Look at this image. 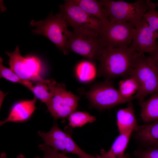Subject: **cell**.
<instances>
[{"instance_id":"7c38bea8","label":"cell","mask_w":158,"mask_h":158,"mask_svg":"<svg viewBox=\"0 0 158 158\" xmlns=\"http://www.w3.org/2000/svg\"><path fill=\"white\" fill-rule=\"evenodd\" d=\"M37 98L31 100H24L15 104L6 118L0 122V126L9 122L25 121L31 116L35 109Z\"/></svg>"},{"instance_id":"1f68e13d","label":"cell","mask_w":158,"mask_h":158,"mask_svg":"<svg viewBox=\"0 0 158 158\" xmlns=\"http://www.w3.org/2000/svg\"><path fill=\"white\" fill-rule=\"evenodd\" d=\"M4 93H3V92H1V91H0V97H1V98H0V106H1V105L2 102H3V100H4V97L6 95V94L5 95H4Z\"/></svg>"},{"instance_id":"4dcf8cb0","label":"cell","mask_w":158,"mask_h":158,"mask_svg":"<svg viewBox=\"0 0 158 158\" xmlns=\"http://www.w3.org/2000/svg\"><path fill=\"white\" fill-rule=\"evenodd\" d=\"M57 158H73L70 157H69L65 155V153H58L57 157Z\"/></svg>"},{"instance_id":"52a82bcc","label":"cell","mask_w":158,"mask_h":158,"mask_svg":"<svg viewBox=\"0 0 158 158\" xmlns=\"http://www.w3.org/2000/svg\"><path fill=\"white\" fill-rule=\"evenodd\" d=\"M54 96L46 104L51 114L55 119L69 116L76 109L78 97L66 89L64 84L50 79L47 84Z\"/></svg>"},{"instance_id":"6da1fadb","label":"cell","mask_w":158,"mask_h":158,"mask_svg":"<svg viewBox=\"0 0 158 158\" xmlns=\"http://www.w3.org/2000/svg\"><path fill=\"white\" fill-rule=\"evenodd\" d=\"M137 53L130 47L126 48H105L98 60L100 64L98 74L107 81L117 77H129Z\"/></svg>"},{"instance_id":"8fae6325","label":"cell","mask_w":158,"mask_h":158,"mask_svg":"<svg viewBox=\"0 0 158 158\" xmlns=\"http://www.w3.org/2000/svg\"><path fill=\"white\" fill-rule=\"evenodd\" d=\"M157 39L142 18L140 23L135 28L130 47L139 54H144L145 52L150 54L156 47Z\"/></svg>"},{"instance_id":"44dd1931","label":"cell","mask_w":158,"mask_h":158,"mask_svg":"<svg viewBox=\"0 0 158 158\" xmlns=\"http://www.w3.org/2000/svg\"><path fill=\"white\" fill-rule=\"evenodd\" d=\"M69 125L73 127H81L88 123H91L95 117L86 112L74 111L68 116Z\"/></svg>"},{"instance_id":"ba28073f","label":"cell","mask_w":158,"mask_h":158,"mask_svg":"<svg viewBox=\"0 0 158 158\" xmlns=\"http://www.w3.org/2000/svg\"><path fill=\"white\" fill-rule=\"evenodd\" d=\"M85 95L93 106L101 110L110 108L121 104L129 103L135 99L134 96L130 98L122 96L109 80L95 85Z\"/></svg>"},{"instance_id":"30bf717a","label":"cell","mask_w":158,"mask_h":158,"mask_svg":"<svg viewBox=\"0 0 158 158\" xmlns=\"http://www.w3.org/2000/svg\"><path fill=\"white\" fill-rule=\"evenodd\" d=\"M135 28L131 23L118 21L104 25L98 34L106 48H126L132 43Z\"/></svg>"},{"instance_id":"cb8c5ba5","label":"cell","mask_w":158,"mask_h":158,"mask_svg":"<svg viewBox=\"0 0 158 158\" xmlns=\"http://www.w3.org/2000/svg\"><path fill=\"white\" fill-rule=\"evenodd\" d=\"M143 19L146 22L150 29L158 38V12L150 10L144 15Z\"/></svg>"},{"instance_id":"f546056e","label":"cell","mask_w":158,"mask_h":158,"mask_svg":"<svg viewBox=\"0 0 158 158\" xmlns=\"http://www.w3.org/2000/svg\"><path fill=\"white\" fill-rule=\"evenodd\" d=\"M0 158H7L6 154L4 152L1 153ZM17 158H26L22 154L19 155L17 157Z\"/></svg>"},{"instance_id":"484cf974","label":"cell","mask_w":158,"mask_h":158,"mask_svg":"<svg viewBox=\"0 0 158 158\" xmlns=\"http://www.w3.org/2000/svg\"><path fill=\"white\" fill-rule=\"evenodd\" d=\"M134 154L137 158H158V147H150L145 150L136 151Z\"/></svg>"},{"instance_id":"7a4b0ae2","label":"cell","mask_w":158,"mask_h":158,"mask_svg":"<svg viewBox=\"0 0 158 158\" xmlns=\"http://www.w3.org/2000/svg\"><path fill=\"white\" fill-rule=\"evenodd\" d=\"M100 1L109 23L123 21L131 23L135 28L140 23L146 13L155 7L154 4L148 0H138L132 3L123 1Z\"/></svg>"},{"instance_id":"277c9868","label":"cell","mask_w":158,"mask_h":158,"mask_svg":"<svg viewBox=\"0 0 158 158\" xmlns=\"http://www.w3.org/2000/svg\"><path fill=\"white\" fill-rule=\"evenodd\" d=\"M130 75L135 77L138 83V89L134 97L139 104L145 101L147 95L158 92V72L150 56L137 53Z\"/></svg>"},{"instance_id":"e0dca14e","label":"cell","mask_w":158,"mask_h":158,"mask_svg":"<svg viewBox=\"0 0 158 158\" xmlns=\"http://www.w3.org/2000/svg\"><path fill=\"white\" fill-rule=\"evenodd\" d=\"M136 131L138 138L150 147H158V120L139 126Z\"/></svg>"},{"instance_id":"4316f807","label":"cell","mask_w":158,"mask_h":158,"mask_svg":"<svg viewBox=\"0 0 158 158\" xmlns=\"http://www.w3.org/2000/svg\"><path fill=\"white\" fill-rule=\"evenodd\" d=\"M43 140L45 144L49 145L57 151L60 150L63 153H66L65 146L63 140L49 138H44Z\"/></svg>"},{"instance_id":"83f0119b","label":"cell","mask_w":158,"mask_h":158,"mask_svg":"<svg viewBox=\"0 0 158 158\" xmlns=\"http://www.w3.org/2000/svg\"><path fill=\"white\" fill-rule=\"evenodd\" d=\"M39 148L44 152L45 158H56L58 151L47 145L44 144L39 146Z\"/></svg>"},{"instance_id":"9c48e42d","label":"cell","mask_w":158,"mask_h":158,"mask_svg":"<svg viewBox=\"0 0 158 158\" xmlns=\"http://www.w3.org/2000/svg\"><path fill=\"white\" fill-rule=\"evenodd\" d=\"M59 8L60 12L73 30L98 34L104 25L101 21L87 13L72 0H65Z\"/></svg>"},{"instance_id":"5bb4252c","label":"cell","mask_w":158,"mask_h":158,"mask_svg":"<svg viewBox=\"0 0 158 158\" xmlns=\"http://www.w3.org/2000/svg\"><path fill=\"white\" fill-rule=\"evenodd\" d=\"M72 0L87 13L101 21L104 25L109 23L104 9L100 0Z\"/></svg>"},{"instance_id":"d6986e66","label":"cell","mask_w":158,"mask_h":158,"mask_svg":"<svg viewBox=\"0 0 158 158\" xmlns=\"http://www.w3.org/2000/svg\"><path fill=\"white\" fill-rule=\"evenodd\" d=\"M118 91L121 95L126 98H130L137 92L139 85L136 79L130 75L129 78L121 80L118 83Z\"/></svg>"},{"instance_id":"9a60e30c","label":"cell","mask_w":158,"mask_h":158,"mask_svg":"<svg viewBox=\"0 0 158 158\" xmlns=\"http://www.w3.org/2000/svg\"><path fill=\"white\" fill-rule=\"evenodd\" d=\"M131 134H120L107 152L102 151L99 158H122Z\"/></svg>"},{"instance_id":"5b68a950","label":"cell","mask_w":158,"mask_h":158,"mask_svg":"<svg viewBox=\"0 0 158 158\" xmlns=\"http://www.w3.org/2000/svg\"><path fill=\"white\" fill-rule=\"evenodd\" d=\"M66 48L68 52H74L94 64L106 48L98 33L73 30L71 31Z\"/></svg>"},{"instance_id":"3957f363","label":"cell","mask_w":158,"mask_h":158,"mask_svg":"<svg viewBox=\"0 0 158 158\" xmlns=\"http://www.w3.org/2000/svg\"><path fill=\"white\" fill-rule=\"evenodd\" d=\"M30 25L35 27L32 30L33 34L44 35L54 43L64 54H68L67 44L71 31L67 29L68 23L62 13L60 12L55 15L51 13L43 20H32Z\"/></svg>"},{"instance_id":"2e32d148","label":"cell","mask_w":158,"mask_h":158,"mask_svg":"<svg viewBox=\"0 0 158 158\" xmlns=\"http://www.w3.org/2000/svg\"><path fill=\"white\" fill-rule=\"evenodd\" d=\"M140 116L145 122L158 120V92L153 93L146 101L140 104Z\"/></svg>"},{"instance_id":"7402d4cb","label":"cell","mask_w":158,"mask_h":158,"mask_svg":"<svg viewBox=\"0 0 158 158\" xmlns=\"http://www.w3.org/2000/svg\"><path fill=\"white\" fill-rule=\"evenodd\" d=\"M35 97L44 103L46 104L54 96L53 92L49 88L47 84L37 82L30 90Z\"/></svg>"},{"instance_id":"f1b7e54d","label":"cell","mask_w":158,"mask_h":158,"mask_svg":"<svg viewBox=\"0 0 158 158\" xmlns=\"http://www.w3.org/2000/svg\"><path fill=\"white\" fill-rule=\"evenodd\" d=\"M150 54V56L158 72V40L157 41L156 47Z\"/></svg>"},{"instance_id":"8992f818","label":"cell","mask_w":158,"mask_h":158,"mask_svg":"<svg viewBox=\"0 0 158 158\" xmlns=\"http://www.w3.org/2000/svg\"><path fill=\"white\" fill-rule=\"evenodd\" d=\"M5 53L9 57L10 68L21 79L47 84L49 83L50 79H44L40 75L42 67L38 57L32 56H23L18 46L13 52L6 51Z\"/></svg>"},{"instance_id":"d6a6232c","label":"cell","mask_w":158,"mask_h":158,"mask_svg":"<svg viewBox=\"0 0 158 158\" xmlns=\"http://www.w3.org/2000/svg\"><path fill=\"white\" fill-rule=\"evenodd\" d=\"M122 158H132L127 154H126Z\"/></svg>"},{"instance_id":"ac0fdd59","label":"cell","mask_w":158,"mask_h":158,"mask_svg":"<svg viewBox=\"0 0 158 158\" xmlns=\"http://www.w3.org/2000/svg\"><path fill=\"white\" fill-rule=\"evenodd\" d=\"M94 64L90 61H84L79 63L75 69L76 76L81 82L87 83L93 80L96 75Z\"/></svg>"},{"instance_id":"ffe728a7","label":"cell","mask_w":158,"mask_h":158,"mask_svg":"<svg viewBox=\"0 0 158 158\" xmlns=\"http://www.w3.org/2000/svg\"><path fill=\"white\" fill-rule=\"evenodd\" d=\"M3 59L0 58V77L3 78L11 82L21 84L30 90L33 85L30 81L24 80L20 78L10 68L5 67L3 64Z\"/></svg>"},{"instance_id":"4fadbf2b","label":"cell","mask_w":158,"mask_h":158,"mask_svg":"<svg viewBox=\"0 0 158 158\" xmlns=\"http://www.w3.org/2000/svg\"><path fill=\"white\" fill-rule=\"evenodd\" d=\"M117 122L120 134H131L139 126L134 113L133 105L130 102L128 106L119 110L116 114Z\"/></svg>"},{"instance_id":"d4e9b609","label":"cell","mask_w":158,"mask_h":158,"mask_svg":"<svg viewBox=\"0 0 158 158\" xmlns=\"http://www.w3.org/2000/svg\"><path fill=\"white\" fill-rule=\"evenodd\" d=\"M38 134L42 139L49 138L62 140H64L68 135V134L61 130L56 125L54 126L47 132L44 133L39 131Z\"/></svg>"},{"instance_id":"603a6c76","label":"cell","mask_w":158,"mask_h":158,"mask_svg":"<svg viewBox=\"0 0 158 158\" xmlns=\"http://www.w3.org/2000/svg\"><path fill=\"white\" fill-rule=\"evenodd\" d=\"M63 141L65 146L66 153L75 154L80 158H99L97 156L95 157L83 151L76 144L68 134Z\"/></svg>"}]
</instances>
